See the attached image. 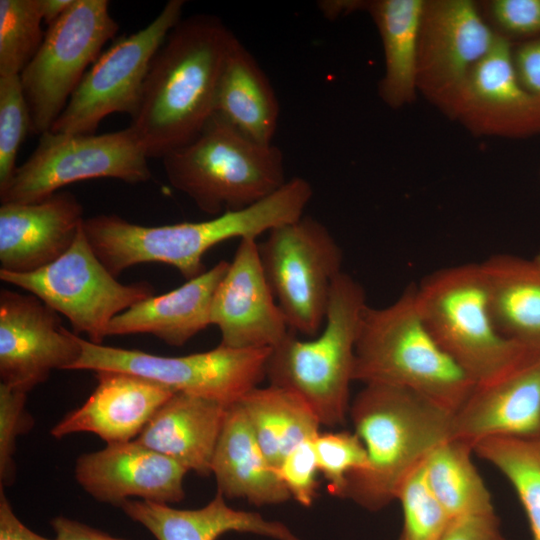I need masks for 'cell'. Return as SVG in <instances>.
<instances>
[{"label":"cell","instance_id":"obj_18","mask_svg":"<svg viewBox=\"0 0 540 540\" xmlns=\"http://www.w3.org/2000/svg\"><path fill=\"white\" fill-rule=\"evenodd\" d=\"M187 468L136 440L110 443L82 454L75 464L79 485L99 502L121 506L132 497L161 504L184 496Z\"/></svg>","mask_w":540,"mask_h":540},{"label":"cell","instance_id":"obj_32","mask_svg":"<svg viewBox=\"0 0 540 540\" xmlns=\"http://www.w3.org/2000/svg\"><path fill=\"white\" fill-rule=\"evenodd\" d=\"M40 0H0V76L20 75L45 32Z\"/></svg>","mask_w":540,"mask_h":540},{"label":"cell","instance_id":"obj_31","mask_svg":"<svg viewBox=\"0 0 540 540\" xmlns=\"http://www.w3.org/2000/svg\"><path fill=\"white\" fill-rule=\"evenodd\" d=\"M474 453L511 483L527 515L532 540H540V436L486 438L474 445Z\"/></svg>","mask_w":540,"mask_h":540},{"label":"cell","instance_id":"obj_4","mask_svg":"<svg viewBox=\"0 0 540 540\" xmlns=\"http://www.w3.org/2000/svg\"><path fill=\"white\" fill-rule=\"evenodd\" d=\"M353 379L410 390L453 413L475 387L430 332L413 284L388 306H366L356 341Z\"/></svg>","mask_w":540,"mask_h":540},{"label":"cell","instance_id":"obj_25","mask_svg":"<svg viewBox=\"0 0 540 540\" xmlns=\"http://www.w3.org/2000/svg\"><path fill=\"white\" fill-rule=\"evenodd\" d=\"M120 508L157 540H217L230 531L254 533L275 540H301L279 521L231 508L219 491L199 509H176L168 504L132 499L125 501Z\"/></svg>","mask_w":540,"mask_h":540},{"label":"cell","instance_id":"obj_43","mask_svg":"<svg viewBox=\"0 0 540 540\" xmlns=\"http://www.w3.org/2000/svg\"><path fill=\"white\" fill-rule=\"evenodd\" d=\"M74 0H40L43 22L47 26L58 20L72 6Z\"/></svg>","mask_w":540,"mask_h":540},{"label":"cell","instance_id":"obj_35","mask_svg":"<svg viewBox=\"0 0 540 540\" xmlns=\"http://www.w3.org/2000/svg\"><path fill=\"white\" fill-rule=\"evenodd\" d=\"M318 469L334 496L343 497L347 478L367 467V453L357 434L341 431L319 433L314 438Z\"/></svg>","mask_w":540,"mask_h":540},{"label":"cell","instance_id":"obj_6","mask_svg":"<svg viewBox=\"0 0 540 540\" xmlns=\"http://www.w3.org/2000/svg\"><path fill=\"white\" fill-rule=\"evenodd\" d=\"M421 315L445 352L475 385L494 381L540 355L496 327L480 263L439 269L416 285Z\"/></svg>","mask_w":540,"mask_h":540},{"label":"cell","instance_id":"obj_3","mask_svg":"<svg viewBox=\"0 0 540 540\" xmlns=\"http://www.w3.org/2000/svg\"><path fill=\"white\" fill-rule=\"evenodd\" d=\"M349 413L367 453V467L347 478L342 498L376 512L439 444L452 439L453 412L410 390L367 384Z\"/></svg>","mask_w":540,"mask_h":540},{"label":"cell","instance_id":"obj_12","mask_svg":"<svg viewBox=\"0 0 540 540\" xmlns=\"http://www.w3.org/2000/svg\"><path fill=\"white\" fill-rule=\"evenodd\" d=\"M81 355L71 370H114L136 374L175 392L208 398L226 406L238 402L266 377L269 348L223 345L185 356H159L135 349L94 344L79 336Z\"/></svg>","mask_w":540,"mask_h":540},{"label":"cell","instance_id":"obj_29","mask_svg":"<svg viewBox=\"0 0 540 540\" xmlns=\"http://www.w3.org/2000/svg\"><path fill=\"white\" fill-rule=\"evenodd\" d=\"M241 405L270 463L277 469L302 442L314 439L321 425L311 407L297 394L269 385L246 393Z\"/></svg>","mask_w":540,"mask_h":540},{"label":"cell","instance_id":"obj_42","mask_svg":"<svg viewBox=\"0 0 540 540\" xmlns=\"http://www.w3.org/2000/svg\"><path fill=\"white\" fill-rule=\"evenodd\" d=\"M50 524L55 532L52 540H126L64 516L54 517Z\"/></svg>","mask_w":540,"mask_h":540},{"label":"cell","instance_id":"obj_44","mask_svg":"<svg viewBox=\"0 0 540 540\" xmlns=\"http://www.w3.org/2000/svg\"><path fill=\"white\" fill-rule=\"evenodd\" d=\"M534 260L540 265V254H538Z\"/></svg>","mask_w":540,"mask_h":540},{"label":"cell","instance_id":"obj_9","mask_svg":"<svg viewBox=\"0 0 540 540\" xmlns=\"http://www.w3.org/2000/svg\"><path fill=\"white\" fill-rule=\"evenodd\" d=\"M260 261L290 330L316 336L324 326L343 253L318 220L301 218L271 229L258 244Z\"/></svg>","mask_w":540,"mask_h":540},{"label":"cell","instance_id":"obj_26","mask_svg":"<svg viewBox=\"0 0 540 540\" xmlns=\"http://www.w3.org/2000/svg\"><path fill=\"white\" fill-rule=\"evenodd\" d=\"M425 0H359L358 10L374 22L383 48L384 73L378 85L391 109L410 105L418 94V41Z\"/></svg>","mask_w":540,"mask_h":540},{"label":"cell","instance_id":"obj_21","mask_svg":"<svg viewBox=\"0 0 540 540\" xmlns=\"http://www.w3.org/2000/svg\"><path fill=\"white\" fill-rule=\"evenodd\" d=\"M452 438L540 436V355L473 391L453 413Z\"/></svg>","mask_w":540,"mask_h":540},{"label":"cell","instance_id":"obj_7","mask_svg":"<svg viewBox=\"0 0 540 540\" xmlns=\"http://www.w3.org/2000/svg\"><path fill=\"white\" fill-rule=\"evenodd\" d=\"M162 162L170 185L214 217L258 203L287 182L278 147L248 139L216 114Z\"/></svg>","mask_w":540,"mask_h":540},{"label":"cell","instance_id":"obj_14","mask_svg":"<svg viewBox=\"0 0 540 540\" xmlns=\"http://www.w3.org/2000/svg\"><path fill=\"white\" fill-rule=\"evenodd\" d=\"M497 40L477 1L425 0L418 41V94L452 119L471 72Z\"/></svg>","mask_w":540,"mask_h":540},{"label":"cell","instance_id":"obj_40","mask_svg":"<svg viewBox=\"0 0 540 540\" xmlns=\"http://www.w3.org/2000/svg\"><path fill=\"white\" fill-rule=\"evenodd\" d=\"M512 59L521 84L540 99V37L512 44Z\"/></svg>","mask_w":540,"mask_h":540},{"label":"cell","instance_id":"obj_19","mask_svg":"<svg viewBox=\"0 0 540 540\" xmlns=\"http://www.w3.org/2000/svg\"><path fill=\"white\" fill-rule=\"evenodd\" d=\"M84 219L68 191L32 203H1L0 270L29 273L54 262L72 246Z\"/></svg>","mask_w":540,"mask_h":540},{"label":"cell","instance_id":"obj_2","mask_svg":"<svg viewBox=\"0 0 540 540\" xmlns=\"http://www.w3.org/2000/svg\"><path fill=\"white\" fill-rule=\"evenodd\" d=\"M309 202L305 185L291 179L260 202L209 220L143 226L115 214H100L85 218L83 230L94 253L116 278L137 264L163 263L189 280L205 271L203 257L212 247L233 238L256 239L293 222L303 216Z\"/></svg>","mask_w":540,"mask_h":540},{"label":"cell","instance_id":"obj_17","mask_svg":"<svg viewBox=\"0 0 540 540\" xmlns=\"http://www.w3.org/2000/svg\"><path fill=\"white\" fill-rule=\"evenodd\" d=\"M452 120L475 136L523 139L540 134V99L519 81L511 43L498 37L476 65Z\"/></svg>","mask_w":540,"mask_h":540},{"label":"cell","instance_id":"obj_22","mask_svg":"<svg viewBox=\"0 0 540 540\" xmlns=\"http://www.w3.org/2000/svg\"><path fill=\"white\" fill-rule=\"evenodd\" d=\"M228 267L221 260L178 288L131 306L112 319L107 337L151 334L169 345H184L211 325L213 298Z\"/></svg>","mask_w":540,"mask_h":540},{"label":"cell","instance_id":"obj_13","mask_svg":"<svg viewBox=\"0 0 540 540\" xmlns=\"http://www.w3.org/2000/svg\"><path fill=\"white\" fill-rule=\"evenodd\" d=\"M184 5L183 0L168 1L147 26L113 41L87 70L50 131L95 134L113 113L132 117L152 60L181 20Z\"/></svg>","mask_w":540,"mask_h":540},{"label":"cell","instance_id":"obj_15","mask_svg":"<svg viewBox=\"0 0 540 540\" xmlns=\"http://www.w3.org/2000/svg\"><path fill=\"white\" fill-rule=\"evenodd\" d=\"M81 355L79 335L32 294L0 291V379L26 392L53 370H71Z\"/></svg>","mask_w":540,"mask_h":540},{"label":"cell","instance_id":"obj_5","mask_svg":"<svg viewBox=\"0 0 540 540\" xmlns=\"http://www.w3.org/2000/svg\"><path fill=\"white\" fill-rule=\"evenodd\" d=\"M367 305L362 285L341 272L332 284L323 331L311 340L290 331L270 350V385L300 396L321 425L335 427L346 421L356 341Z\"/></svg>","mask_w":540,"mask_h":540},{"label":"cell","instance_id":"obj_23","mask_svg":"<svg viewBox=\"0 0 540 540\" xmlns=\"http://www.w3.org/2000/svg\"><path fill=\"white\" fill-rule=\"evenodd\" d=\"M226 409L218 401L175 392L135 440L189 471L208 476Z\"/></svg>","mask_w":540,"mask_h":540},{"label":"cell","instance_id":"obj_30","mask_svg":"<svg viewBox=\"0 0 540 540\" xmlns=\"http://www.w3.org/2000/svg\"><path fill=\"white\" fill-rule=\"evenodd\" d=\"M472 453L470 443L452 438L435 447L423 462L427 482L452 520L495 511Z\"/></svg>","mask_w":540,"mask_h":540},{"label":"cell","instance_id":"obj_11","mask_svg":"<svg viewBox=\"0 0 540 540\" xmlns=\"http://www.w3.org/2000/svg\"><path fill=\"white\" fill-rule=\"evenodd\" d=\"M118 29L107 0H74L67 12L48 26L41 46L20 74L31 133L50 131Z\"/></svg>","mask_w":540,"mask_h":540},{"label":"cell","instance_id":"obj_27","mask_svg":"<svg viewBox=\"0 0 540 540\" xmlns=\"http://www.w3.org/2000/svg\"><path fill=\"white\" fill-rule=\"evenodd\" d=\"M214 114L248 139L273 144L279 102L267 75L238 38L224 66Z\"/></svg>","mask_w":540,"mask_h":540},{"label":"cell","instance_id":"obj_39","mask_svg":"<svg viewBox=\"0 0 540 540\" xmlns=\"http://www.w3.org/2000/svg\"><path fill=\"white\" fill-rule=\"evenodd\" d=\"M441 540H505L495 511L455 519Z\"/></svg>","mask_w":540,"mask_h":540},{"label":"cell","instance_id":"obj_37","mask_svg":"<svg viewBox=\"0 0 540 540\" xmlns=\"http://www.w3.org/2000/svg\"><path fill=\"white\" fill-rule=\"evenodd\" d=\"M27 393L0 383V486L10 485L15 478L14 453L16 439L34 424L25 410Z\"/></svg>","mask_w":540,"mask_h":540},{"label":"cell","instance_id":"obj_33","mask_svg":"<svg viewBox=\"0 0 540 540\" xmlns=\"http://www.w3.org/2000/svg\"><path fill=\"white\" fill-rule=\"evenodd\" d=\"M423 462L403 480L396 494L403 511L398 540H441L453 521L432 492Z\"/></svg>","mask_w":540,"mask_h":540},{"label":"cell","instance_id":"obj_36","mask_svg":"<svg viewBox=\"0 0 540 540\" xmlns=\"http://www.w3.org/2000/svg\"><path fill=\"white\" fill-rule=\"evenodd\" d=\"M477 4L491 30L509 43L540 37V0H478Z\"/></svg>","mask_w":540,"mask_h":540},{"label":"cell","instance_id":"obj_24","mask_svg":"<svg viewBox=\"0 0 540 540\" xmlns=\"http://www.w3.org/2000/svg\"><path fill=\"white\" fill-rule=\"evenodd\" d=\"M211 473L224 497L243 498L257 506L279 504L291 498L238 402L227 406Z\"/></svg>","mask_w":540,"mask_h":540},{"label":"cell","instance_id":"obj_34","mask_svg":"<svg viewBox=\"0 0 540 540\" xmlns=\"http://www.w3.org/2000/svg\"><path fill=\"white\" fill-rule=\"evenodd\" d=\"M29 132L31 116L20 75L0 76V189L17 169V154Z\"/></svg>","mask_w":540,"mask_h":540},{"label":"cell","instance_id":"obj_8","mask_svg":"<svg viewBox=\"0 0 540 540\" xmlns=\"http://www.w3.org/2000/svg\"><path fill=\"white\" fill-rule=\"evenodd\" d=\"M148 156L128 126L103 134L40 135L30 157L0 189L1 203H32L79 181L111 178L130 184L151 178Z\"/></svg>","mask_w":540,"mask_h":540},{"label":"cell","instance_id":"obj_16","mask_svg":"<svg viewBox=\"0 0 540 540\" xmlns=\"http://www.w3.org/2000/svg\"><path fill=\"white\" fill-rule=\"evenodd\" d=\"M211 325L220 345L273 348L291 331L266 279L255 238H242L215 292Z\"/></svg>","mask_w":540,"mask_h":540},{"label":"cell","instance_id":"obj_20","mask_svg":"<svg viewBox=\"0 0 540 540\" xmlns=\"http://www.w3.org/2000/svg\"><path fill=\"white\" fill-rule=\"evenodd\" d=\"M95 377L93 393L51 429L53 437L89 432L107 444L135 440L175 393L166 385L128 372L100 370Z\"/></svg>","mask_w":540,"mask_h":540},{"label":"cell","instance_id":"obj_10","mask_svg":"<svg viewBox=\"0 0 540 540\" xmlns=\"http://www.w3.org/2000/svg\"><path fill=\"white\" fill-rule=\"evenodd\" d=\"M0 279L43 301L68 319L75 334L102 344L112 319L154 295L148 282L120 283L92 250L83 226L57 260L29 273L0 270Z\"/></svg>","mask_w":540,"mask_h":540},{"label":"cell","instance_id":"obj_1","mask_svg":"<svg viewBox=\"0 0 540 540\" xmlns=\"http://www.w3.org/2000/svg\"><path fill=\"white\" fill-rule=\"evenodd\" d=\"M237 37L218 18L181 19L154 56L129 127L148 158L192 141L215 113L217 92Z\"/></svg>","mask_w":540,"mask_h":540},{"label":"cell","instance_id":"obj_38","mask_svg":"<svg viewBox=\"0 0 540 540\" xmlns=\"http://www.w3.org/2000/svg\"><path fill=\"white\" fill-rule=\"evenodd\" d=\"M277 472L290 496L309 507L317 494L319 472L314 439L302 442L280 463Z\"/></svg>","mask_w":540,"mask_h":540},{"label":"cell","instance_id":"obj_28","mask_svg":"<svg viewBox=\"0 0 540 540\" xmlns=\"http://www.w3.org/2000/svg\"><path fill=\"white\" fill-rule=\"evenodd\" d=\"M480 266L498 330L510 340L540 349V265L501 253Z\"/></svg>","mask_w":540,"mask_h":540},{"label":"cell","instance_id":"obj_41","mask_svg":"<svg viewBox=\"0 0 540 540\" xmlns=\"http://www.w3.org/2000/svg\"><path fill=\"white\" fill-rule=\"evenodd\" d=\"M0 540H50L25 526L16 516L0 486Z\"/></svg>","mask_w":540,"mask_h":540}]
</instances>
